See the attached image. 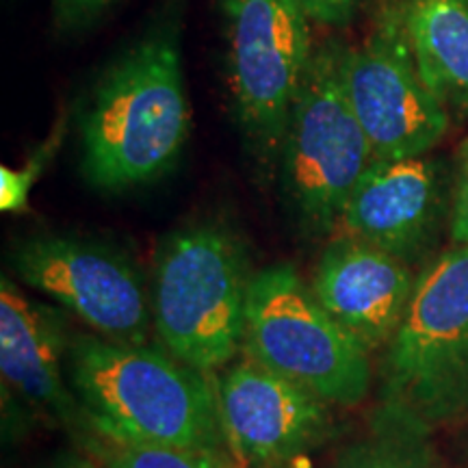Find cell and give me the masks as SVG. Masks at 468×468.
<instances>
[{
	"mask_svg": "<svg viewBox=\"0 0 468 468\" xmlns=\"http://www.w3.org/2000/svg\"><path fill=\"white\" fill-rule=\"evenodd\" d=\"M189 134L180 14L167 9L91 87L79 115L80 172L98 191L150 185L178 163Z\"/></svg>",
	"mask_w": 468,
	"mask_h": 468,
	"instance_id": "cell-1",
	"label": "cell"
},
{
	"mask_svg": "<svg viewBox=\"0 0 468 468\" xmlns=\"http://www.w3.org/2000/svg\"><path fill=\"white\" fill-rule=\"evenodd\" d=\"M72 390L93 434L117 442L228 452L215 384L169 351L98 335L69 341Z\"/></svg>",
	"mask_w": 468,
	"mask_h": 468,
	"instance_id": "cell-2",
	"label": "cell"
},
{
	"mask_svg": "<svg viewBox=\"0 0 468 468\" xmlns=\"http://www.w3.org/2000/svg\"><path fill=\"white\" fill-rule=\"evenodd\" d=\"M251 278L248 248L228 226L169 232L152 278V321L169 354L208 376L230 365L245 343Z\"/></svg>",
	"mask_w": 468,
	"mask_h": 468,
	"instance_id": "cell-3",
	"label": "cell"
},
{
	"mask_svg": "<svg viewBox=\"0 0 468 468\" xmlns=\"http://www.w3.org/2000/svg\"><path fill=\"white\" fill-rule=\"evenodd\" d=\"M382 379L384 406L427 430L468 419V243H453L417 276Z\"/></svg>",
	"mask_w": 468,
	"mask_h": 468,
	"instance_id": "cell-4",
	"label": "cell"
},
{
	"mask_svg": "<svg viewBox=\"0 0 468 468\" xmlns=\"http://www.w3.org/2000/svg\"><path fill=\"white\" fill-rule=\"evenodd\" d=\"M345 46H314L280 148L278 178L291 213L313 237H332L351 191L373 161L345 87Z\"/></svg>",
	"mask_w": 468,
	"mask_h": 468,
	"instance_id": "cell-5",
	"label": "cell"
},
{
	"mask_svg": "<svg viewBox=\"0 0 468 468\" xmlns=\"http://www.w3.org/2000/svg\"><path fill=\"white\" fill-rule=\"evenodd\" d=\"M243 349L330 406H358L371 388V351L332 319L292 265L251 278Z\"/></svg>",
	"mask_w": 468,
	"mask_h": 468,
	"instance_id": "cell-6",
	"label": "cell"
},
{
	"mask_svg": "<svg viewBox=\"0 0 468 468\" xmlns=\"http://www.w3.org/2000/svg\"><path fill=\"white\" fill-rule=\"evenodd\" d=\"M234 115L256 165L278 174L292 102L314 55L297 0H221Z\"/></svg>",
	"mask_w": 468,
	"mask_h": 468,
	"instance_id": "cell-7",
	"label": "cell"
},
{
	"mask_svg": "<svg viewBox=\"0 0 468 468\" xmlns=\"http://www.w3.org/2000/svg\"><path fill=\"white\" fill-rule=\"evenodd\" d=\"M345 87L376 161L430 154L452 126L419 74L401 0L384 3L365 37L345 48Z\"/></svg>",
	"mask_w": 468,
	"mask_h": 468,
	"instance_id": "cell-8",
	"label": "cell"
},
{
	"mask_svg": "<svg viewBox=\"0 0 468 468\" xmlns=\"http://www.w3.org/2000/svg\"><path fill=\"white\" fill-rule=\"evenodd\" d=\"M16 273L35 291L55 297L98 336L145 345L152 291L142 269L115 245L68 234H39L17 243Z\"/></svg>",
	"mask_w": 468,
	"mask_h": 468,
	"instance_id": "cell-9",
	"label": "cell"
},
{
	"mask_svg": "<svg viewBox=\"0 0 468 468\" xmlns=\"http://www.w3.org/2000/svg\"><path fill=\"white\" fill-rule=\"evenodd\" d=\"M219 417L228 447L243 468H278L330 436V403L243 356L221 368Z\"/></svg>",
	"mask_w": 468,
	"mask_h": 468,
	"instance_id": "cell-10",
	"label": "cell"
},
{
	"mask_svg": "<svg viewBox=\"0 0 468 468\" xmlns=\"http://www.w3.org/2000/svg\"><path fill=\"white\" fill-rule=\"evenodd\" d=\"M447 169L431 156L373 161L345 204L332 237H349L408 265L423 261L452 218Z\"/></svg>",
	"mask_w": 468,
	"mask_h": 468,
	"instance_id": "cell-11",
	"label": "cell"
},
{
	"mask_svg": "<svg viewBox=\"0 0 468 468\" xmlns=\"http://www.w3.org/2000/svg\"><path fill=\"white\" fill-rule=\"evenodd\" d=\"M414 284L408 262L356 239L330 237L310 291L338 325L376 351L401 325Z\"/></svg>",
	"mask_w": 468,
	"mask_h": 468,
	"instance_id": "cell-12",
	"label": "cell"
},
{
	"mask_svg": "<svg viewBox=\"0 0 468 468\" xmlns=\"http://www.w3.org/2000/svg\"><path fill=\"white\" fill-rule=\"evenodd\" d=\"M66 324L58 310L28 300L14 280L0 282V371L28 406L69 425L85 410L61 376Z\"/></svg>",
	"mask_w": 468,
	"mask_h": 468,
	"instance_id": "cell-13",
	"label": "cell"
},
{
	"mask_svg": "<svg viewBox=\"0 0 468 468\" xmlns=\"http://www.w3.org/2000/svg\"><path fill=\"white\" fill-rule=\"evenodd\" d=\"M419 74L452 122L468 120V0H401Z\"/></svg>",
	"mask_w": 468,
	"mask_h": 468,
	"instance_id": "cell-14",
	"label": "cell"
},
{
	"mask_svg": "<svg viewBox=\"0 0 468 468\" xmlns=\"http://www.w3.org/2000/svg\"><path fill=\"white\" fill-rule=\"evenodd\" d=\"M332 468H441V462L431 430L382 403L368 434L345 449Z\"/></svg>",
	"mask_w": 468,
	"mask_h": 468,
	"instance_id": "cell-15",
	"label": "cell"
},
{
	"mask_svg": "<svg viewBox=\"0 0 468 468\" xmlns=\"http://www.w3.org/2000/svg\"><path fill=\"white\" fill-rule=\"evenodd\" d=\"M91 449L101 453V468H243L228 452L117 442L98 434Z\"/></svg>",
	"mask_w": 468,
	"mask_h": 468,
	"instance_id": "cell-16",
	"label": "cell"
},
{
	"mask_svg": "<svg viewBox=\"0 0 468 468\" xmlns=\"http://www.w3.org/2000/svg\"><path fill=\"white\" fill-rule=\"evenodd\" d=\"M66 128L68 120L61 117V122L55 126V131L50 133V137L28 156L25 165L17 169H0V208H3L5 213H20V210L27 208L35 180L44 174V169L48 167L52 156H55L57 150L61 148L63 139H66Z\"/></svg>",
	"mask_w": 468,
	"mask_h": 468,
	"instance_id": "cell-17",
	"label": "cell"
},
{
	"mask_svg": "<svg viewBox=\"0 0 468 468\" xmlns=\"http://www.w3.org/2000/svg\"><path fill=\"white\" fill-rule=\"evenodd\" d=\"M120 0H52V20L61 35L80 33L96 25Z\"/></svg>",
	"mask_w": 468,
	"mask_h": 468,
	"instance_id": "cell-18",
	"label": "cell"
},
{
	"mask_svg": "<svg viewBox=\"0 0 468 468\" xmlns=\"http://www.w3.org/2000/svg\"><path fill=\"white\" fill-rule=\"evenodd\" d=\"M452 241L468 243V139L460 145L458 165L453 176Z\"/></svg>",
	"mask_w": 468,
	"mask_h": 468,
	"instance_id": "cell-19",
	"label": "cell"
},
{
	"mask_svg": "<svg viewBox=\"0 0 468 468\" xmlns=\"http://www.w3.org/2000/svg\"><path fill=\"white\" fill-rule=\"evenodd\" d=\"M314 25L341 28L347 27L367 0H297Z\"/></svg>",
	"mask_w": 468,
	"mask_h": 468,
	"instance_id": "cell-20",
	"label": "cell"
},
{
	"mask_svg": "<svg viewBox=\"0 0 468 468\" xmlns=\"http://www.w3.org/2000/svg\"><path fill=\"white\" fill-rule=\"evenodd\" d=\"M79 468H91V466H79Z\"/></svg>",
	"mask_w": 468,
	"mask_h": 468,
	"instance_id": "cell-21",
	"label": "cell"
}]
</instances>
